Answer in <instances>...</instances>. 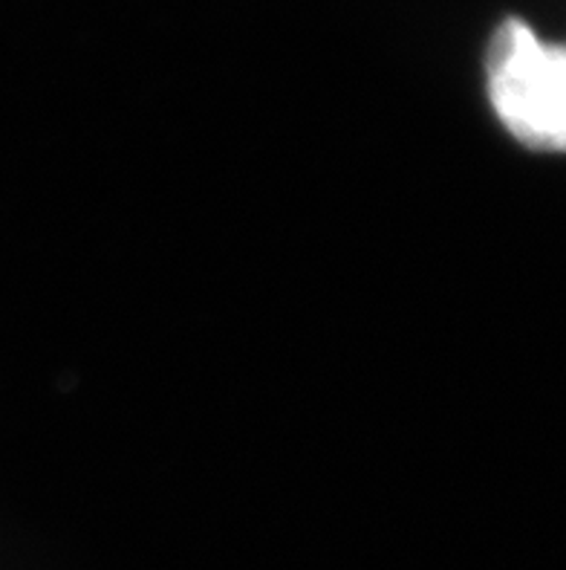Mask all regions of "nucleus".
<instances>
[{
	"instance_id": "nucleus-1",
	"label": "nucleus",
	"mask_w": 566,
	"mask_h": 570,
	"mask_svg": "<svg viewBox=\"0 0 566 570\" xmlns=\"http://www.w3.org/2000/svg\"><path fill=\"white\" fill-rule=\"evenodd\" d=\"M488 96L517 142L560 151L566 142V58L558 43L540 41L529 23L509 18L486 56Z\"/></svg>"
}]
</instances>
